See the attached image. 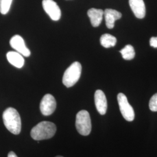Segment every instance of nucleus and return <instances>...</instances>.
Listing matches in <instances>:
<instances>
[{"label":"nucleus","instance_id":"f3484780","mask_svg":"<svg viewBox=\"0 0 157 157\" xmlns=\"http://www.w3.org/2000/svg\"><path fill=\"white\" fill-rule=\"evenodd\" d=\"M149 108L152 112H157V93L152 96L149 102Z\"/></svg>","mask_w":157,"mask_h":157},{"label":"nucleus","instance_id":"f257e3e1","mask_svg":"<svg viewBox=\"0 0 157 157\" xmlns=\"http://www.w3.org/2000/svg\"><path fill=\"white\" fill-rule=\"evenodd\" d=\"M2 119L6 128L13 135H19L21 132L22 122L19 113L13 108L6 109L2 114Z\"/></svg>","mask_w":157,"mask_h":157},{"label":"nucleus","instance_id":"9d476101","mask_svg":"<svg viewBox=\"0 0 157 157\" xmlns=\"http://www.w3.org/2000/svg\"><path fill=\"white\" fill-rule=\"evenodd\" d=\"M129 5L136 17L143 19L146 16V6L143 0H129Z\"/></svg>","mask_w":157,"mask_h":157},{"label":"nucleus","instance_id":"39448f33","mask_svg":"<svg viewBox=\"0 0 157 157\" xmlns=\"http://www.w3.org/2000/svg\"><path fill=\"white\" fill-rule=\"evenodd\" d=\"M117 99L120 111L124 119L129 122L133 121L135 119V111L128 101L126 96L121 93L118 94Z\"/></svg>","mask_w":157,"mask_h":157},{"label":"nucleus","instance_id":"a211bd4d","mask_svg":"<svg viewBox=\"0 0 157 157\" xmlns=\"http://www.w3.org/2000/svg\"><path fill=\"white\" fill-rule=\"evenodd\" d=\"M150 45L154 48H157V37H152L150 40Z\"/></svg>","mask_w":157,"mask_h":157},{"label":"nucleus","instance_id":"7ed1b4c3","mask_svg":"<svg viewBox=\"0 0 157 157\" xmlns=\"http://www.w3.org/2000/svg\"><path fill=\"white\" fill-rule=\"evenodd\" d=\"M82 65L78 62L72 63L67 67L62 78V83L67 87H72L78 82L82 73Z\"/></svg>","mask_w":157,"mask_h":157},{"label":"nucleus","instance_id":"6ab92c4d","mask_svg":"<svg viewBox=\"0 0 157 157\" xmlns=\"http://www.w3.org/2000/svg\"><path fill=\"white\" fill-rule=\"evenodd\" d=\"M8 157H17V156L14 152L10 151L8 154Z\"/></svg>","mask_w":157,"mask_h":157},{"label":"nucleus","instance_id":"0eeeda50","mask_svg":"<svg viewBox=\"0 0 157 157\" xmlns=\"http://www.w3.org/2000/svg\"><path fill=\"white\" fill-rule=\"evenodd\" d=\"M44 10L52 21H59L61 17V11L54 0H43Z\"/></svg>","mask_w":157,"mask_h":157},{"label":"nucleus","instance_id":"9b49d317","mask_svg":"<svg viewBox=\"0 0 157 157\" xmlns=\"http://www.w3.org/2000/svg\"><path fill=\"white\" fill-rule=\"evenodd\" d=\"M104 16L107 28L111 29L114 28L115 22L122 17V13L115 10L106 9L104 11Z\"/></svg>","mask_w":157,"mask_h":157},{"label":"nucleus","instance_id":"20e7f679","mask_svg":"<svg viewBox=\"0 0 157 157\" xmlns=\"http://www.w3.org/2000/svg\"><path fill=\"white\" fill-rule=\"evenodd\" d=\"M75 125L79 134L89 135L91 131V122L89 112L86 110L80 111L76 117Z\"/></svg>","mask_w":157,"mask_h":157},{"label":"nucleus","instance_id":"423d86ee","mask_svg":"<svg viewBox=\"0 0 157 157\" xmlns=\"http://www.w3.org/2000/svg\"><path fill=\"white\" fill-rule=\"evenodd\" d=\"M56 107V100L54 96L50 94H45L43 97L40 104L41 112L44 116H48L53 113Z\"/></svg>","mask_w":157,"mask_h":157},{"label":"nucleus","instance_id":"f03ea898","mask_svg":"<svg viewBox=\"0 0 157 157\" xmlns=\"http://www.w3.org/2000/svg\"><path fill=\"white\" fill-rule=\"evenodd\" d=\"M56 131L55 124L51 122L43 121L32 128L30 136L34 140H47L52 138L56 134Z\"/></svg>","mask_w":157,"mask_h":157},{"label":"nucleus","instance_id":"1a4fd4ad","mask_svg":"<svg viewBox=\"0 0 157 157\" xmlns=\"http://www.w3.org/2000/svg\"><path fill=\"white\" fill-rule=\"evenodd\" d=\"M94 101L98 112L102 115H105L107 112V100L106 96L102 90H96L94 94Z\"/></svg>","mask_w":157,"mask_h":157},{"label":"nucleus","instance_id":"f8f14e48","mask_svg":"<svg viewBox=\"0 0 157 157\" xmlns=\"http://www.w3.org/2000/svg\"><path fill=\"white\" fill-rule=\"evenodd\" d=\"M6 58L8 62L17 68H22L25 64L23 56L17 51H9L6 54Z\"/></svg>","mask_w":157,"mask_h":157},{"label":"nucleus","instance_id":"4468645a","mask_svg":"<svg viewBox=\"0 0 157 157\" xmlns=\"http://www.w3.org/2000/svg\"><path fill=\"white\" fill-rule=\"evenodd\" d=\"M117 38L109 34H104L100 38V43L104 48L113 47L117 44Z\"/></svg>","mask_w":157,"mask_h":157},{"label":"nucleus","instance_id":"ddd939ff","mask_svg":"<svg viewBox=\"0 0 157 157\" xmlns=\"http://www.w3.org/2000/svg\"><path fill=\"white\" fill-rule=\"evenodd\" d=\"M87 15L89 17L90 22L93 27H98L102 21L104 11L101 9L91 8L87 11Z\"/></svg>","mask_w":157,"mask_h":157},{"label":"nucleus","instance_id":"2eb2a0df","mask_svg":"<svg viewBox=\"0 0 157 157\" xmlns=\"http://www.w3.org/2000/svg\"><path fill=\"white\" fill-rule=\"evenodd\" d=\"M122 56L125 60H131L134 58L135 56V49L132 45H126L122 50L120 51Z\"/></svg>","mask_w":157,"mask_h":157},{"label":"nucleus","instance_id":"aec40b11","mask_svg":"<svg viewBox=\"0 0 157 157\" xmlns=\"http://www.w3.org/2000/svg\"><path fill=\"white\" fill-rule=\"evenodd\" d=\"M56 157H62V156H61V155H58V156H56Z\"/></svg>","mask_w":157,"mask_h":157},{"label":"nucleus","instance_id":"dca6fc26","mask_svg":"<svg viewBox=\"0 0 157 157\" xmlns=\"http://www.w3.org/2000/svg\"><path fill=\"white\" fill-rule=\"evenodd\" d=\"M12 0H0V12L3 15L8 13L11 6Z\"/></svg>","mask_w":157,"mask_h":157},{"label":"nucleus","instance_id":"6e6552de","mask_svg":"<svg viewBox=\"0 0 157 157\" xmlns=\"http://www.w3.org/2000/svg\"><path fill=\"white\" fill-rule=\"evenodd\" d=\"M10 43L12 48L23 56L29 57L30 56V51L26 47L24 40L21 36L17 34L13 36L10 40Z\"/></svg>","mask_w":157,"mask_h":157}]
</instances>
